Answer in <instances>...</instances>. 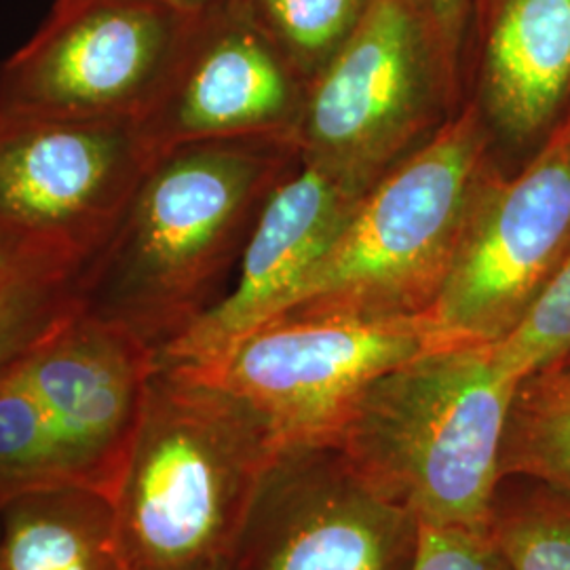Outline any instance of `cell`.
<instances>
[{
  "label": "cell",
  "instance_id": "cell-2",
  "mask_svg": "<svg viewBox=\"0 0 570 570\" xmlns=\"http://www.w3.org/2000/svg\"><path fill=\"white\" fill-rule=\"evenodd\" d=\"M282 450L233 393L190 367L157 362L110 499L129 570L226 567Z\"/></svg>",
  "mask_w": 570,
  "mask_h": 570
},
{
  "label": "cell",
  "instance_id": "cell-15",
  "mask_svg": "<svg viewBox=\"0 0 570 570\" xmlns=\"http://www.w3.org/2000/svg\"><path fill=\"white\" fill-rule=\"evenodd\" d=\"M0 570H129L110 499L58 489L7 503L0 508Z\"/></svg>",
  "mask_w": 570,
  "mask_h": 570
},
{
  "label": "cell",
  "instance_id": "cell-13",
  "mask_svg": "<svg viewBox=\"0 0 570 570\" xmlns=\"http://www.w3.org/2000/svg\"><path fill=\"white\" fill-rule=\"evenodd\" d=\"M372 184L301 155L268 193L235 285L157 362L202 366L287 311Z\"/></svg>",
  "mask_w": 570,
  "mask_h": 570
},
{
  "label": "cell",
  "instance_id": "cell-21",
  "mask_svg": "<svg viewBox=\"0 0 570 570\" xmlns=\"http://www.w3.org/2000/svg\"><path fill=\"white\" fill-rule=\"evenodd\" d=\"M492 357L515 381L570 357V254L529 313L497 345Z\"/></svg>",
  "mask_w": 570,
  "mask_h": 570
},
{
  "label": "cell",
  "instance_id": "cell-22",
  "mask_svg": "<svg viewBox=\"0 0 570 570\" xmlns=\"http://www.w3.org/2000/svg\"><path fill=\"white\" fill-rule=\"evenodd\" d=\"M412 570H510L489 527H425Z\"/></svg>",
  "mask_w": 570,
  "mask_h": 570
},
{
  "label": "cell",
  "instance_id": "cell-12",
  "mask_svg": "<svg viewBox=\"0 0 570 570\" xmlns=\"http://www.w3.org/2000/svg\"><path fill=\"white\" fill-rule=\"evenodd\" d=\"M18 364L60 438L72 489L112 499L157 353L77 306Z\"/></svg>",
  "mask_w": 570,
  "mask_h": 570
},
{
  "label": "cell",
  "instance_id": "cell-20",
  "mask_svg": "<svg viewBox=\"0 0 570 570\" xmlns=\"http://www.w3.org/2000/svg\"><path fill=\"white\" fill-rule=\"evenodd\" d=\"M77 275L21 268L0 284V367L39 343L77 306Z\"/></svg>",
  "mask_w": 570,
  "mask_h": 570
},
{
  "label": "cell",
  "instance_id": "cell-26",
  "mask_svg": "<svg viewBox=\"0 0 570 570\" xmlns=\"http://www.w3.org/2000/svg\"><path fill=\"white\" fill-rule=\"evenodd\" d=\"M562 364H567V366H570V357L567 360V362H562Z\"/></svg>",
  "mask_w": 570,
  "mask_h": 570
},
{
  "label": "cell",
  "instance_id": "cell-1",
  "mask_svg": "<svg viewBox=\"0 0 570 570\" xmlns=\"http://www.w3.org/2000/svg\"><path fill=\"white\" fill-rule=\"evenodd\" d=\"M292 138L183 144L153 159L102 252L79 277V308L157 355L225 296Z\"/></svg>",
  "mask_w": 570,
  "mask_h": 570
},
{
  "label": "cell",
  "instance_id": "cell-17",
  "mask_svg": "<svg viewBox=\"0 0 570 570\" xmlns=\"http://www.w3.org/2000/svg\"><path fill=\"white\" fill-rule=\"evenodd\" d=\"M18 357L0 367V508L32 492L72 489L60 438Z\"/></svg>",
  "mask_w": 570,
  "mask_h": 570
},
{
  "label": "cell",
  "instance_id": "cell-10",
  "mask_svg": "<svg viewBox=\"0 0 570 570\" xmlns=\"http://www.w3.org/2000/svg\"><path fill=\"white\" fill-rule=\"evenodd\" d=\"M421 522L332 444L287 446L266 471L226 570H412Z\"/></svg>",
  "mask_w": 570,
  "mask_h": 570
},
{
  "label": "cell",
  "instance_id": "cell-24",
  "mask_svg": "<svg viewBox=\"0 0 570 570\" xmlns=\"http://www.w3.org/2000/svg\"><path fill=\"white\" fill-rule=\"evenodd\" d=\"M146 2H155V4H164L169 9H176L180 13H188V16H195V13H202L205 9H212L225 0H146Z\"/></svg>",
  "mask_w": 570,
  "mask_h": 570
},
{
  "label": "cell",
  "instance_id": "cell-16",
  "mask_svg": "<svg viewBox=\"0 0 570 570\" xmlns=\"http://www.w3.org/2000/svg\"><path fill=\"white\" fill-rule=\"evenodd\" d=\"M530 478L570 492V366L539 370L513 393L501 446V480Z\"/></svg>",
  "mask_w": 570,
  "mask_h": 570
},
{
  "label": "cell",
  "instance_id": "cell-7",
  "mask_svg": "<svg viewBox=\"0 0 570 570\" xmlns=\"http://www.w3.org/2000/svg\"><path fill=\"white\" fill-rule=\"evenodd\" d=\"M425 18L414 0H367L306 87L294 134L303 157L372 184L438 131L444 91Z\"/></svg>",
  "mask_w": 570,
  "mask_h": 570
},
{
  "label": "cell",
  "instance_id": "cell-18",
  "mask_svg": "<svg viewBox=\"0 0 570 570\" xmlns=\"http://www.w3.org/2000/svg\"><path fill=\"white\" fill-rule=\"evenodd\" d=\"M490 537L510 570H570V492L503 478L492 494Z\"/></svg>",
  "mask_w": 570,
  "mask_h": 570
},
{
  "label": "cell",
  "instance_id": "cell-6",
  "mask_svg": "<svg viewBox=\"0 0 570 570\" xmlns=\"http://www.w3.org/2000/svg\"><path fill=\"white\" fill-rule=\"evenodd\" d=\"M153 159L134 119L0 115V254L81 277Z\"/></svg>",
  "mask_w": 570,
  "mask_h": 570
},
{
  "label": "cell",
  "instance_id": "cell-4",
  "mask_svg": "<svg viewBox=\"0 0 570 570\" xmlns=\"http://www.w3.org/2000/svg\"><path fill=\"white\" fill-rule=\"evenodd\" d=\"M490 180L489 138L468 108L367 188L287 311L425 315Z\"/></svg>",
  "mask_w": 570,
  "mask_h": 570
},
{
  "label": "cell",
  "instance_id": "cell-11",
  "mask_svg": "<svg viewBox=\"0 0 570 570\" xmlns=\"http://www.w3.org/2000/svg\"><path fill=\"white\" fill-rule=\"evenodd\" d=\"M305 91L298 70L244 2L225 0L193 18L138 127L153 157L183 144L294 140Z\"/></svg>",
  "mask_w": 570,
  "mask_h": 570
},
{
  "label": "cell",
  "instance_id": "cell-8",
  "mask_svg": "<svg viewBox=\"0 0 570 570\" xmlns=\"http://www.w3.org/2000/svg\"><path fill=\"white\" fill-rule=\"evenodd\" d=\"M195 16L146 0H56L0 66V115L138 121Z\"/></svg>",
  "mask_w": 570,
  "mask_h": 570
},
{
  "label": "cell",
  "instance_id": "cell-27",
  "mask_svg": "<svg viewBox=\"0 0 570 570\" xmlns=\"http://www.w3.org/2000/svg\"><path fill=\"white\" fill-rule=\"evenodd\" d=\"M216 570H226V567H223V569H216Z\"/></svg>",
  "mask_w": 570,
  "mask_h": 570
},
{
  "label": "cell",
  "instance_id": "cell-23",
  "mask_svg": "<svg viewBox=\"0 0 570 570\" xmlns=\"http://www.w3.org/2000/svg\"><path fill=\"white\" fill-rule=\"evenodd\" d=\"M469 0H423L425 16L435 32V39L452 51L459 41Z\"/></svg>",
  "mask_w": 570,
  "mask_h": 570
},
{
  "label": "cell",
  "instance_id": "cell-25",
  "mask_svg": "<svg viewBox=\"0 0 570 570\" xmlns=\"http://www.w3.org/2000/svg\"><path fill=\"white\" fill-rule=\"evenodd\" d=\"M18 271H21V268L11 265V263L0 254V284H2V282H7V279H9L13 273H18Z\"/></svg>",
  "mask_w": 570,
  "mask_h": 570
},
{
  "label": "cell",
  "instance_id": "cell-14",
  "mask_svg": "<svg viewBox=\"0 0 570 570\" xmlns=\"http://www.w3.org/2000/svg\"><path fill=\"white\" fill-rule=\"evenodd\" d=\"M570 89V0H501L484 42L482 104L511 140L543 131Z\"/></svg>",
  "mask_w": 570,
  "mask_h": 570
},
{
  "label": "cell",
  "instance_id": "cell-9",
  "mask_svg": "<svg viewBox=\"0 0 570 570\" xmlns=\"http://www.w3.org/2000/svg\"><path fill=\"white\" fill-rule=\"evenodd\" d=\"M570 254V122L515 178L490 180L429 317L454 345H497Z\"/></svg>",
  "mask_w": 570,
  "mask_h": 570
},
{
  "label": "cell",
  "instance_id": "cell-5",
  "mask_svg": "<svg viewBox=\"0 0 570 570\" xmlns=\"http://www.w3.org/2000/svg\"><path fill=\"white\" fill-rule=\"evenodd\" d=\"M444 346L456 345L428 313L287 311L186 367L252 407L287 449L330 444L379 379Z\"/></svg>",
  "mask_w": 570,
  "mask_h": 570
},
{
  "label": "cell",
  "instance_id": "cell-3",
  "mask_svg": "<svg viewBox=\"0 0 570 570\" xmlns=\"http://www.w3.org/2000/svg\"><path fill=\"white\" fill-rule=\"evenodd\" d=\"M518 385L489 345L435 348L367 389L330 444L421 524L487 527Z\"/></svg>",
  "mask_w": 570,
  "mask_h": 570
},
{
  "label": "cell",
  "instance_id": "cell-19",
  "mask_svg": "<svg viewBox=\"0 0 570 570\" xmlns=\"http://www.w3.org/2000/svg\"><path fill=\"white\" fill-rule=\"evenodd\" d=\"M285 58L311 79L355 30L367 0H242Z\"/></svg>",
  "mask_w": 570,
  "mask_h": 570
}]
</instances>
